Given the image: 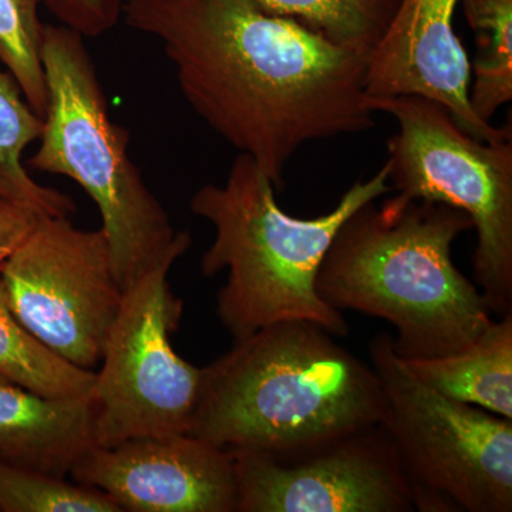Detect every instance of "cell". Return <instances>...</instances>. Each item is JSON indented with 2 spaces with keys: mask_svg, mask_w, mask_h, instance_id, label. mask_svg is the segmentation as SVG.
<instances>
[{
  "mask_svg": "<svg viewBox=\"0 0 512 512\" xmlns=\"http://www.w3.org/2000/svg\"><path fill=\"white\" fill-rule=\"evenodd\" d=\"M275 188L254 160L239 154L224 184L202 185L192 195V214L215 229L202 256V274L227 272L217 296L218 319L234 340L284 320H308L345 338L348 322L320 299L316 275L340 225L392 191L386 164L369 180L356 181L332 211L316 218L286 214Z\"/></svg>",
  "mask_w": 512,
  "mask_h": 512,
  "instance_id": "4",
  "label": "cell"
},
{
  "mask_svg": "<svg viewBox=\"0 0 512 512\" xmlns=\"http://www.w3.org/2000/svg\"><path fill=\"white\" fill-rule=\"evenodd\" d=\"M461 5L476 39L468 100L478 119L491 124L512 100V0H461Z\"/></svg>",
  "mask_w": 512,
  "mask_h": 512,
  "instance_id": "16",
  "label": "cell"
},
{
  "mask_svg": "<svg viewBox=\"0 0 512 512\" xmlns=\"http://www.w3.org/2000/svg\"><path fill=\"white\" fill-rule=\"evenodd\" d=\"M397 123L387 140L392 190L466 212L477 234L474 282L493 315L512 312V133L480 140L427 97H369Z\"/></svg>",
  "mask_w": 512,
  "mask_h": 512,
  "instance_id": "6",
  "label": "cell"
},
{
  "mask_svg": "<svg viewBox=\"0 0 512 512\" xmlns=\"http://www.w3.org/2000/svg\"><path fill=\"white\" fill-rule=\"evenodd\" d=\"M43 67L46 111L29 167L70 178L92 198L114 274L126 291L158 266H173L190 249V232L173 227L131 160L127 131L111 121L84 37L45 25Z\"/></svg>",
  "mask_w": 512,
  "mask_h": 512,
  "instance_id": "5",
  "label": "cell"
},
{
  "mask_svg": "<svg viewBox=\"0 0 512 512\" xmlns=\"http://www.w3.org/2000/svg\"><path fill=\"white\" fill-rule=\"evenodd\" d=\"M384 396L380 421L409 478L416 511L511 512L512 420L431 389L393 349L369 343Z\"/></svg>",
  "mask_w": 512,
  "mask_h": 512,
  "instance_id": "7",
  "label": "cell"
},
{
  "mask_svg": "<svg viewBox=\"0 0 512 512\" xmlns=\"http://www.w3.org/2000/svg\"><path fill=\"white\" fill-rule=\"evenodd\" d=\"M10 311L66 362L93 370L124 291L106 235L42 215L0 268Z\"/></svg>",
  "mask_w": 512,
  "mask_h": 512,
  "instance_id": "9",
  "label": "cell"
},
{
  "mask_svg": "<svg viewBox=\"0 0 512 512\" xmlns=\"http://www.w3.org/2000/svg\"><path fill=\"white\" fill-rule=\"evenodd\" d=\"M42 215L13 202L0 200V268Z\"/></svg>",
  "mask_w": 512,
  "mask_h": 512,
  "instance_id": "22",
  "label": "cell"
},
{
  "mask_svg": "<svg viewBox=\"0 0 512 512\" xmlns=\"http://www.w3.org/2000/svg\"><path fill=\"white\" fill-rule=\"evenodd\" d=\"M238 512H413L414 495L382 424L293 456L235 451Z\"/></svg>",
  "mask_w": 512,
  "mask_h": 512,
  "instance_id": "10",
  "label": "cell"
},
{
  "mask_svg": "<svg viewBox=\"0 0 512 512\" xmlns=\"http://www.w3.org/2000/svg\"><path fill=\"white\" fill-rule=\"evenodd\" d=\"M0 377L49 397L93 392L96 372L66 362L29 332L10 311L0 282Z\"/></svg>",
  "mask_w": 512,
  "mask_h": 512,
  "instance_id": "17",
  "label": "cell"
},
{
  "mask_svg": "<svg viewBox=\"0 0 512 512\" xmlns=\"http://www.w3.org/2000/svg\"><path fill=\"white\" fill-rule=\"evenodd\" d=\"M403 362L436 392L512 420V312L493 320L467 348Z\"/></svg>",
  "mask_w": 512,
  "mask_h": 512,
  "instance_id": "14",
  "label": "cell"
},
{
  "mask_svg": "<svg viewBox=\"0 0 512 512\" xmlns=\"http://www.w3.org/2000/svg\"><path fill=\"white\" fill-rule=\"evenodd\" d=\"M461 0H399L389 26L367 59L366 92L383 97H427L443 104L458 126L480 140L512 133L494 127L470 106V59L454 30Z\"/></svg>",
  "mask_w": 512,
  "mask_h": 512,
  "instance_id": "12",
  "label": "cell"
},
{
  "mask_svg": "<svg viewBox=\"0 0 512 512\" xmlns=\"http://www.w3.org/2000/svg\"><path fill=\"white\" fill-rule=\"evenodd\" d=\"M42 128V117L0 66V200L46 217H70L77 211L73 198L37 183L23 163V153L39 140Z\"/></svg>",
  "mask_w": 512,
  "mask_h": 512,
  "instance_id": "15",
  "label": "cell"
},
{
  "mask_svg": "<svg viewBox=\"0 0 512 512\" xmlns=\"http://www.w3.org/2000/svg\"><path fill=\"white\" fill-rule=\"evenodd\" d=\"M40 5L42 0H0V66L8 70L30 107L43 119L47 86Z\"/></svg>",
  "mask_w": 512,
  "mask_h": 512,
  "instance_id": "19",
  "label": "cell"
},
{
  "mask_svg": "<svg viewBox=\"0 0 512 512\" xmlns=\"http://www.w3.org/2000/svg\"><path fill=\"white\" fill-rule=\"evenodd\" d=\"M383 413L370 363L315 323L284 320L202 367L188 434L229 453L285 457L376 426Z\"/></svg>",
  "mask_w": 512,
  "mask_h": 512,
  "instance_id": "2",
  "label": "cell"
},
{
  "mask_svg": "<svg viewBox=\"0 0 512 512\" xmlns=\"http://www.w3.org/2000/svg\"><path fill=\"white\" fill-rule=\"evenodd\" d=\"M60 25L84 39H93L114 28L123 15L121 0H42Z\"/></svg>",
  "mask_w": 512,
  "mask_h": 512,
  "instance_id": "21",
  "label": "cell"
},
{
  "mask_svg": "<svg viewBox=\"0 0 512 512\" xmlns=\"http://www.w3.org/2000/svg\"><path fill=\"white\" fill-rule=\"evenodd\" d=\"M0 511L3 512H121L109 495L97 488L72 484L0 461Z\"/></svg>",
  "mask_w": 512,
  "mask_h": 512,
  "instance_id": "20",
  "label": "cell"
},
{
  "mask_svg": "<svg viewBox=\"0 0 512 512\" xmlns=\"http://www.w3.org/2000/svg\"><path fill=\"white\" fill-rule=\"evenodd\" d=\"M93 447L92 393L49 397L0 377V461L64 478Z\"/></svg>",
  "mask_w": 512,
  "mask_h": 512,
  "instance_id": "13",
  "label": "cell"
},
{
  "mask_svg": "<svg viewBox=\"0 0 512 512\" xmlns=\"http://www.w3.org/2000/svg\"><path fill=\"white\" fill-rule=\"evenodd\" d=\"M170 269L158 266L124 291L94 380L96 446L190 430L202 367L188 363L171 345L183 301L168 286Z\"/></svg>",
  "mask_w": 512,
  "mask_h": 512,
  "instance_id": "8",
  "label": "cell"
},
{
  "mask_svg": "<svg viewBox=\"0 0 512 512\" xmlns=\"http://www.w3.org/2000/svg\"><path fill=\"white\" fill-rule=\"evenodd\" d=\"M72 476L121 511L238 512L234 454L188 433L93 447Z\"/></svg>",
  "mask_w": 512,
  "mask_h": 512,
  "instance_id": "11",
  "label": "cell"
},
{
  "mask_svg": "<svg viewBox=\"0 0 512 512\" xmlns=\"http://www.w3.org/2000/svg\"><path fill=\"white\" fill-rule=\"evenodd\" d=\"M473 229L466 212L394 195L367 202L340 225L315 288L336 311L387 320L403 360L467 348L493 322L478 286L453 261V245Z\"/></svg>",
  "mask_w": 512,
  "mask_h": 512,
  "instance_id": "3",
  "label": "cell"
},
{
  "mask_svg": "<svg viewBox=\"0 0 512 512\" xmlns=\"http://www.w3.org/2000/svg\"><path fill=\"white\" fill-rule=\"evenodd\" d=\"M272 15L315 30L360 55H372L399 0H252Z\"/></svg>",
  "mask_w": 512,
  "mask_h": 512,
  "instance_id": "18",
  "label": "cell"
},
{
  "mask_svg": "<svg viewBox=\"0 0 512 512\" xmlns=\"http://www.w3.org/2000/svg\"><path fill=\"white\" fill-rule=\"evenodd\" d=\"M123 15L161 43L191 109L276 188L306 144L375 127L367 57L252 0H128Z\"/></svg>",
  "mask_w": 512,
  "mask_h": 512,
  "instance_id": "1",
  "label": "cell"
}]
</instances>
